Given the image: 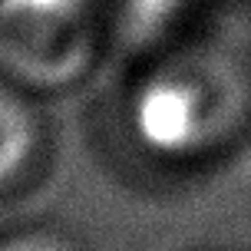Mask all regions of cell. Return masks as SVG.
<instances>
[{
  "label": "cell",
  "mask_w": 251,
  "mask_h": 251,
  "mask_svg": "<svg viewBox=\"0 0 251 251\" xmlns=\"http://www.w3.org/2000/svg\"><path fill=\"white\" fill-rule=\"evenodd\" d=\"M248 113L251 83L245 70L222 53L188 50L142 76L129 102V126L142 149L185 162L228 146Z\"/></svg>",
  "instance_id": "1"
},
{
  "label": "cell",
  "mask_w": 251,
  "mask_h": 251,
  "mask_svg": "<svg viewBox=\"0 0 251 251\" xmlns=\"http://www.w3.org/2000/svg\"><path fill=\"white\" fill-rule=\"evenodd\" d=\"M43 152V116L33 93L0 76V192L17 185Z\"/></svg>",
  "instance_id": "3"
},
{
  "label": "cell",
  "mask_w": 251,
  "mask_h": 251,
  "mask_svg": "<svg viewBox=\"0 0 251 251\" xmlns=\"http://www.w3.org/2000/svg\"><path fill=\"white\" fill-rule=\"evenodd\" d=\"M100 56L93 0H0V76L26 93L79 83Z\"/></svg>",
  "instance_id": "2"
},
{
  "label": "cell",
  "mask_w": 251,
  "mask_h": 251,
  "mask_svg": "<svg viewBox=\"0 0 251 251\" xmlns=\"http://www.w3.org/2000/svg\"><path fill=\"white\" fill-rule=\"evenodd\" d=\"M0 251H86L79 241L53 225H30L17 228L0 238Z\"/></svg>",
  "instance_id": "4"
}]
</instances>
